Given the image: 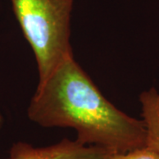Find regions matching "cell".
I'll return each mask as SVG.
<instances>
[{
  "mask_svg": "<svg viewBox=\"0 0 159 159\" xmlns=\"http://www.w3.org/2000/svg\"><path fill=\"white\" fill-rule=\"evenodd\" d=\"M28 115L44 127H71L76 131L78 142L111 153L146 146L143 121L126 115L108 101L74 57L38 84Z\"/></svg>",
  "mask_w": 159,
  "mask_h": 159,
  "instance_id": "obj_1",
  "label": "cell"
},
{
  "mask_svg": "<svg viewBox=\"0 0 159 159\" xmlns=\"http://www.w3.org/2000/svg\"><path fill=\"white\" fill-rule=\"evenodd\" d=\"M143 123L146 129V147L159 153V93L155 89L140 96Z\"/></svg>",
  "mask_w": 159,
  "mask_h": 159,
  "instance_id": "obj_4",
  "label": "cell"
},
{
  "mask_svg": "<svg viewBox=\"0 0 159 159\" xmlns=\"http://www.w3.org/2000/svg\"><path fill=\"white\" fill-rule=\"evenodd\" d=\"M108 159H159V153L145 146L125 153L111 154Z\"/></svg>",
  "mask_w": 159,
  "mask_h": 159,
  "instance_id": "obj_5",
  "label": "cell"
},
{
  "mask_svg": "<svg viewBox=\"0 0 159 159\" xmlns=\"http://www.w3.org/2000/svg\"><path fill=\"white\" fill-rule=\"evenodd\" d=\"M12 10L34 51L39 83L69 57L74 0H11Z\"/></svg>",
  "mask_w": 159,
  "mask_h": 159,
  "instance_id": "obj_2",
  "label": "cell"
},
{
  "mask_svg": "<svg viewBox=\"0 0 159 159\" xmlns=\"http://www.w3.org/2000/svg\"><path fill=\"white\" fill-rule=\"evenodd\" d=\"M1 123H2V117H1V115H0V125H1Z\"/></svg>",
  "mask_w": 159,
  "mask_h": 159,
  "instance_id": "obj_6",
  "label": "cell"
},
{
  "mask_svg": "<svg viewBox=\"0 0 159 159\" xmlns=\"http://www.w3.org/2000/svg\"><path fill=\"white\" fill-rule=\"evenodd\" d=\"M111 152L97 146H88L65 138L56 144L34 147L26 142L15 143L7 159H108Z\"/></svg>",
  "mask_w": 159,
  "mask_h": 159,
  "instance_id": "obj_3",
  "label": "cell"
}]
</instances>
